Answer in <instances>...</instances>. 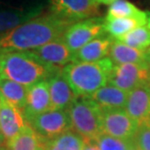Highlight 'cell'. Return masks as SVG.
<instances>
[{
  "label": "cell",
  "mask_w": 150,
  "mask_h": 150,
  "mask_svg": "<svg viewBox=\"0 0 150 150\" xmlns=\"http://www.w3.org/2000/svg\"><path fill=\"white\" fill-rule=\"evenodd\" d=\"M70 25L51 13L38 16L0 35V52L37 49L62 37Z\"/></svg>",
  "instance_id": "obj_1"
},
{
  "label": "cell",
  "mask_w": 150,
  "mask_h": 150,
  "mask_svg": "<svg viewBox=\"0 0 150 150\" xmlns=\"http://www.w3.org/2000/svg\"><path fill=\"white\" fill-rule=\"evenodd\" d=\"M59 70L43 64L32 51H10L0 53L1 78L29 87Z\"/></svg>",
  "instance_id": "obj_2"
},
{
  "label": "cell",
  "mask_w": 150,
  "mask_h": 150,
  "mask_svg": "<svg viewBox=\"0 0 150 150\" xmlns=\"http://www.w3.org/2000/svg\"><path fill=\"white\" fill-rule=\"evenodd\" d=\"M114 64L109 58L93 62H70L62 72L77 97H91L108 83Z\"/></svg>",
  "instance_id": "obj_3"
},
{
  "label": "cell",
  "mask_w": 150,
  "mask_h": 150,
  "mask_svg": "<svg viewBox=\"0 0 150 150\" xmlns=\"http://www.w3.org/2000/svg\"><path fill=\"white\" fill-rule=\"evenodd\" d=\"M71 130L80 134L84 140H95L103 134L101 109L90 97H77L67 109Z\"/></svg>",
  "instance_id": "obj_4"
},
{
  "label": "cell",
  "mask_w": 150,
  "mask_h": 150,
  "mask_svg": "<svg viewBox=\"0 0 150 150\" xmlns=\"http://www.w3.org/2000/svg\"><path fill=\"white\" fill-rule=\"evenodd\" d=\"M49 11L59 19L73 23L100 17V4L96 0H50Z\"/></svg>",
  "instance_id": "obj_5"
},
{
  "label": "cell",
  "mask_w": 150,
  "mask_h": 150,
  "mask_svg": "<svg viewBox=\"0 0 150 150\" xmlns=\"http://www.w3.org/2000/svg\"><path fill=\"white\" fill-rule=\"evenodd\" d=\"M105 34L104 18L94 17L73 23L65 30L64 42L73 54L94 39Z\"/></svg>",
  "instance_id": "obj_6"
},
{
  "label": "cell",
  "mask_w": 150,
  "mask_h": 150,
  "mask_svg": "<svg viewBox=\"0 0 150 150\" xmlns=\"http://www.w3.org/2000/svg\"><path fill=\"white\" fill-rule=\"evenodd\" d=\"M42 140H49L71 130L67 109H51L33 117L28 122Z\"/></svg>",
  "instance_id": "obj_7"
},
{
  "label": "cell",
  "mask_w": 150,
  "mask_h": 150,
  "mask_svg": "<svg viewBox=\"0 0 150 150\" xmlns=\"http://www.w3.org/2000/svg\"><path fill=\"white\" fill-rule=\"evenodd\" d=\"M139 125L125 108L101 109L103 133L128 142H133Z\"/></svg>",
  "instance_id": "obj_8"
},
{
  "label": "cell",
  "mask_w": 150,
  "mask_h": 150,
  "mask_svg": "<svg viewBox=\"0 0 150 150\" xmlns=\"http://www.w3.org/2000/svg\"><path fill=\"white\" fill-rule=\"evenodd\" d=\"M107 84L127 93L142 85H150V74L147 64H114Z\"/></svg>",
  "instance_id": "obj_9"
},
{
  "label": "cell",
  "mask_w": 150,
  "mask_h": 150,
  "mask_svg": "<svg viewBox=\"0 0 150 150\" xmlns=\"http://www.w3.org/2000/svg\"><path fill=\"white\" fill-rule=\"evenodd\" d=\"M32 52L43 64L55 70H62L65 65L72 62L73 53L62 37L32 50Z\"/></svg>",
  "instance_id": "obj_10"
},
{
  "label": "cell",
  "mask_w": 150,
  "mask_h": 150,
  "mask_svg": "<svg viewBox=\"0 0 150 150\" xmlns=\"http://www.w3.org/2000/svg\"><path fill=\"white\" fill-rule=\"evenodd\" d=\"M42 11V4H31L23 7H11L0 4V35L40 16Z\"/></svg>",
  "instance_id": "obj_11"
},
{
  "label": "cell",
  "mask_w": 150,
  "mask_h": 150,
  "mask_svg": "<svg viewBox=\"0 0 150 150\" xmlns=\"http://www.w3.org/2000/svg\"><path fill=\"white\" fill-rule=\"evenodd\" d=\"M125 110L137 125L149 122L150 85H142L129 92Z\"/></svg>",
  "instance_id": "obj_12"
},
{
  "label": "cell",
  "mask_w": 150,
  "mask_h": 150,
  "mask_svg": "<svg viewBox=\"0 0 150 150\" xmlns=\"http://www.w3.org/2000/svg\"><path fill=\"white\" fill-rule=\"evenodd\" d=\"M52 109L47 80H42L28 87V100L23 115L28 122L33 117Z\"/></svg>",
  "instance_id": "obj_13"
},
{
  "label": "cell",
  "mask_w": 150,
  "mask_h": 150,
  "mask_svg": "<svg viewBox=\"0 0 150 150\" xmlns=\"http://www.w3.org/2000/svg\"><path fill=\"white\" fill-rule=\"evenodd\" d=\"M62 70L53 73L46 79L49 86L52 109H67L77 98Z\"/></svg>",
  "instance_id": "obj_14"
},
{
  "label": "cell",
  "mask_w": 150,
  "mask_h": 150,
  "mask_svg": "<svg viewBox=\"0 0 150 150\" xmlns=\"http://www.w3.org/2000/svg\"><path fill=\"white\" fill-rule=\"evenodd\" d=\"M28 124L22 110L4 103L0 108V133L6 144L14 139Z\"/></svg>",
  "instance_id": "obj_15"
},
{
  "label": "cell",
  "mask_w": 150,
  "mask_h": 150,
  "mask_svg": "<svg viewBox=\"0 0 150 150\" xmlns=\"http://www.w3.org/2000/svg\"><path fill=\"white\" fill-rule=\"evenodd\" d=\"M113 41L106 33L94 39L73 54L71 62H93L106 58Z\"/></svg>",
  "instance_id": "obj_16"
},
{
  "label": "cell",
  "mask_w": 150,
  "mask_h": 150,
  "mask_svg": "<svg viewBox=\"0 0 150 150\" xmlns=\"http://www.w3.org/2000/svg\"><path fill=\"white\" fill-rule=\"evenodd\" d=\"M149 55L148 51L137 50L114 39L110 47L108 57L114 64H147Z\"/></svg>",
  "instance_id": "obj_17"
},
{
  "label": "cell",
  "mask_w": 150,
  "mask_h": 150,
  "mask_svg": "<svg viewBox=\"0 0 150 150\" xmlns=\"http://www.w3.org/2000/svg\"><path fill=\"white\" fill-rule=\"evenodd\" d=\"M90 98L100 107V109L125 108L128 93L110 84H106Z\"/></svg>",
  "instance_id": "obj_18"
},
{
  "label": "cell",
  "mask_w": 150,
  "mask_h": 150,
  "mask_svg": "<svg viewBox=\"0 0 150 150\" xmlns=\"http://www.w3.org/2000/svg\"><path fill=\"white\" fill-rule=\"evenodd\" d=\"M0 94L5 103L23 112L26 106V100H28V87L15 81L1 78Z\"/></svg>",
  "instance_id": "obj_19"
},
{
  "label": "cell",
  "mask_w": 150,
  "mask_h": 150,
  "mask_svg": "<svg viewBox=\"0 0 150 150\" xmlns=\"http://www.w3.org/2000/svg\"><path fill=\"white\" fill-rule=\"evenodd\" d=\"M144 25H147V21L133 18H104V31L115 40L137 26Z\"/></svg>",
  "instance_id": "obj_20"
},
{
  "label": "cell",
  "mask_w": 150,
  "mask_h": 150,
  "mask_svg": "<svg viewBox=\"0 0 150 150\" xmlns=\"http://www.w3.org/2000/svg\"><path fill=\"white\" fill-rule=\"evenodd\" d=\"M85 140L80 134L69 130L49 140H42L46 150H82Z\"/></svg>",
  "instance_id": "obj_21"
},
{
  "label": "cell",
  "mask_w": 150,
  "mask_h": 150,
  "mask_svg": "<svg viewBox=\"0 0 150 150\" xmlns=\"http://www.w3.org/2000/svg\"><path fill=\"white\" fill-rule=\"evenodd\" d=\"M41 143L40 137L28 123L13 139L6 144V147L8 150H37Z\"/></svg>",
  "instance_id": "obj_22"
},
{
  "label": "cell",
  "mask_w": 150,
  "mask_h": 150,
  "mask_svg": "<svg viewBox=\"0 0 150 150\" xmlns=\"http://www.w3.org/2000/svg\"><path fill=\"white\" fill-rule=\"evenodd\" d=\"M105 18H133L147 21V14L129 0H116L109 5Z\"/></svg>",
  "instance_id": "obj_23"
},
{
  "label": "cell",
  "mask_w": 150,
  "mask_h": 150,
  "mask_svg": "<svg viewBox=\"0 0 150 150\" xmlns=\"http://www.w3.org/2000/svg\"><path fill=\"white\" fill-rule=\"evenodd\" d=\"M117 40L137 50L148 51L150 47V29L147 25H139Z\"/></svg>",
  "instance_id": "obj_24"
},
{
  "label": "cell",
  "mask_w": 150,
  "mask_h": 150,
  "mask_svg": "<svg viewBox=\"0 0 150 150\" xmlns=\"http://www.w3.org/2000/svg\"><path fill=\"white\" fill-rule=\"evenodd\" d=\"M100 150H129L133 142L116 139L105 134H100L95 139Z\"/></svg>",
  "instance_id": "obj_25"
},
{
  "label": "cell",
  "mask_w": 150,
  "mask_h": 150,
  "mask_svg": "<svg viewBox=\"0 0 150 150\" xmlns=\"http://www.w3.org/2000/svg\"><path fill=\"white\" fill-rule=\"evenodd\" d=\"M133 142L139 150H150V123L139 125Z\"/></svg>",
  "instance_id": "obj_26"
},
{
  "label": "cell",
  "mask_w": 150,
  "mask_h": 150,
  "mask_svg": "<svg viewBox=\"0 0 150 150\" xmlns=\"http://www.w3.org/2000/svg\"><path fill=\"white\" fill-rule=\"evenodd\" d=\"M82 150H100L95 140H86Z\"/></svg>",
  "instance_id": "obj_27"
},
{
  "label": "cell",
  "mask_w": 150,
  "mask_h": 150,
  "mask_svg": "<svg viewBox=\"0 0 150 150\" xmlns=\"http://www.w3.org/2000/svg\"><path fill=\"white\" fill-rule=\"evenodd\" d=\"M98 4H103V5H110L112 4L114 1H116V0H96Z\"/></svg>",
  "instance_id": "obj_28"
},
{
  "label": "cell",
  "mask_w": 150,
  "mask_h": 150,
  "mask_svg": "<svg viewBox=\"0 0 150 150\" xmlns=\"http://www.w3.org/2000/svg\"><path fill=\"white\" fill-rule=\"evenodd\" d=\"M4 147H6V142L4 139V137H3L2 134L0 133V150L3 149Z\"/></svg>",
  "instance_id": "obj_29"
},
{
  "label": "cell",
  "mask_w": 150,
  "mask_h": 150,
  "mask_svg": "<svg viewBox=\"0 0 150 150\" xmlns=\"http://www.w3.org/2000/svg\"><path fill=\"white\" fill-rule=\"evenodd\" d=\"M146 14H147V26L150 29V12H146ZM148 53L150 54V47L148 49Z\"/></svg>",
  "instance_id": "obj_30"
},
{
  "label": "cell",
  "mask_w": 150,
  "mask_h": 150,
  "mask_svg": "<svg viewBox=\"0 0 150 150\" xmlns=\"http://www.w3.org/2000/svg\"><path fill=\"white\" fill-rule=\"evenodd\" d=\"M129 150H139V149L137 148L136 145H134V142H132V144L130 145V148H129Z\"/></svg>",
  "instance_id": "obj_31"
},
{
  "label": "cell",
  "mask_w": 150,
  "mask_h": 150,
  "mask_svg": "<svg viewBox=\"0 0 150 150\" xmlns=\"http://www.w3.org/2000/svg\"><path fill=\"white\" fill-rule=\"evenodd\" d=\"M5 103V101H4V100H3L1 94H0V108H1V106L3 105V103Z\"/></svg>",
  "instance_id": "obj_32"
},
{
  "label": "cell",
  "mask_w": 150,
  "mask_h": 150,
  "mask_svg": "<svg viewBox=\"0 0 150 150\" xmlns=\"http://www.w3.org/2000/svg\"><path fill=\"white\" fill-rule=\"evenodd\" d=\"M147 67H148V71H149V74H150V55H149V58H148V61H147Z\"/></svg>",
  "instance_id": "obj_33"
},
{
  "label": "cell",
  "mask_w": 150,
  "mask_h": 150,
  "mask_svg": "<svg viewBox=\"0 0 150 150\" xmlns=\"http://www.w3.org/2000/svg\"><path fill=\"white\" fill-rule=\"evenodd\" d=\"M37 150H46V148H45V147H44V145H43V144H42V143H41V145L39 146V147H38V149H37Z\"/></svg>",
  "instance_id": "obj_34"
},
{
  "label": "cell",
  "mask_w": 150,
  "mask_h": 150,
  "mask_svg": "<svg viewBox=\"0 0 150 150\" xmlns=\"http://www.w3.org/2000/svg\"><path fill=\"white\" fill-rule=\"evenodd\" d=\"M1 150H8V148H7V147H4V148L1 149Z\"/></svg>",
  "instance_id": "obj_35"
},
{
  "label": "cell",
  "mask_w": 150,
  "mask_h": 150,
  "mask_svg": "<svg viewBox=\"0 0 150 150\" xmlns=\"http://www.w3.org/2000/svg\"><path fill=\"white\" fill-rule=\"evenodd\" d=\"M0 79H1V74H0Z\"/></svg>",
  "instance_id": "obj_36"
},
{
  "label": "cell",
  "mask_w": 150,
  "mask_h": 150,
  "mask_svg": "<svg viewBox=\"0 0 150 150\" xmlns=\"http://www.w3.org/2000/svg\"><path fill=\"white\" fill-rule=\"evenodd\" d=\"M149 123H150V119H149Z\"/></svg>",
  "instance_id": "obj_37"
}]
</instances>
